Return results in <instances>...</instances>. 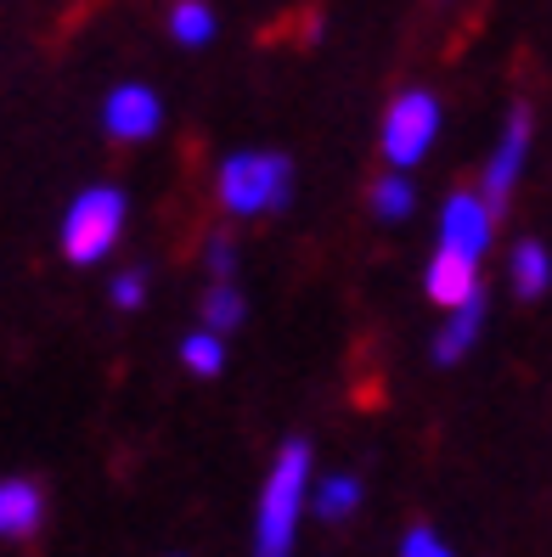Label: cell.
<instances>
[{
  "label": "cell",
  "instance_id": "obj_5",
  "mask_svg": "<svg viewBox=\"0 0 552 557\" xmlns=\"http://www.w3.org/2000/svg\"><path fill=\"white\" fill-rule=\"evenodd\" d=\"M496 220H502V209L484 198L479 186L474 191H451V198L440 203V225H434L440 248L484 265V253H491V243H496Z\"/></svg>",
  "mask_w": 552,
  "mask_h": 557
},
{
  "label": "cell",
  "instance_id": "obj_9",
  "mask_svg": "<svg viewBox=\"0 0 552 557\" xmlns=\"http://www.w3.org/2000/svg\"><path fill=\"white\" fill-rule=\"evenodd\" d=\"M46 523V490L35 479H0V541H28Z\"/></svg>",
  "mask_w": 552,
  "mask_h": 557
},
{
  "label": "cell",
  "instance_id": "obj_15",
  "mask_svg": "<svg viewBox=\"0 0 552 557\" xmlns=\"http://www.w3.org/2000/svg\"><path fill=\"white\" fill-rule=\"evenodd\" d=\"M181 367L192 377H220V367H225V333H214V326L186 333L181 338Z\"/></svg>",
  "mask_w": 552,
  "mask_h": 557
},
{
  "label": "cell",
  "instance_id": "obj_8",
  "mask_svg": "<svg viewBox=\"0 0 552 557\" xmlns=\"http://www.w3.org/2000/svg\"><path fill=\"white\" fill-rule=\"evenodd\" d=\"M424 293H429V305H440V310H457V305L479 299V293H484V282H479V265H474V259L434 248L429 271H424Z\"/></svg>",
  "mask_w": 552,
  "mask_h": 557
},
{
  "label": "cell",
  "instance_id": "obj_17",
  "mask_svg": "<svg viewBox=\"0 0 552 557\" xmlns=\"http://www.w3.org/2000/svg\"><path fill=\"white\" fill-rule=\"evenodd\" d=\"M401 557H457V546H451L440 530H429V523H412V530L401 535Z\"/></svg>",
  "mask_w": 552,
  "mask_h": 557
},
{
  "label": "cell",
  "instance_id": "obj_12",
  "mask_svg": "<svg viewBox=\"0 0 552 557\" xmlns=\"http://www.w3.org/2000/svg\"><path fill=\"white\" fill-rule=\"evenodd\" d=\"M361 479L355 473H321L316 479V496H310V518L321 523H349L355 512H361Z\"/></svg>",
  "mask_w": 552,
  "mask_h": 557
},
{
  "label": "cell",
  "instance_id": "obj_16",
  "mask_svg": "<svg viewBox=\"0 0 552 557\" xmlns=\"http://www.w3.org/2000/svg\"><path fill=\"white\" fill-rule=\"evenodd\" d=\"M198 315H204V326H214V333H232V326L243 321V293H237V282H209L204 299H198Z\"/></svg>",
  "mask_w": 552,
  "mask_h": 557
},
{
  "label": "cell",
  "instance_id": "obj_11",
  "mask_svg": "<svg viewBox=\"0 0 552 557\" xmlns=\"http://www.w3.org/2000/svg\"><path fill=\"white\" fill-rule=\"evenodd\" d=\"M507 287L518 293V299H541V293L552 287V248L536 243V237H518L507 248Z\"/></svg>",
  "mask_w": 552,
  "mask_h": 557
},
{
  "label": "cell",
  "instance_id": "obj_7",
  "mask_svg": "<svg viewBox=\"0 0 552 557\" xmlns=\"http://www.w3.org/2000/svg\"><path fill=\"white\" fill-rule=\"evenodd\" d=\"M102 129L124 147L152 141L158 129H164V102H158V90L152 85H113L108 102H102Z\"/></svg>",
  "mask_w": 552,
  "mask_h": 557
},
{
  "label": "cell",
  "instance_id": "obj_1",
  "mask_svg": "<svg viewBox=\"0 0 552 557\" xmlns=\"http://www.w3.org/2000/svg\"><path fill=\"white\" fill-rule=\"evenodd\" d=\"M310 496H316V456L305 440H287L271 456L259 502H254V557H294Z\"/></svg>",
  "mask_w": 552,
  "mask_h": 557
},
{
  "label": "cell",
  "instance_id": "obj_19",
  "mask_svg": "<svg viewBox=\"0 0 552 557\" xmlns=\"http://www.w3.org/2000/svg\"><path fill=\"white\" fill-rule=\"evenodd\" d=\"M108 299H113V310H142L147 305V271H119L108 282Z\"/></svg>",
  "mask_w": 552,
  "mask_h": 557
},
{
  "label": "cell",
  "instance_id": "obj_4",
  "mask_svg": "<svg viewBox=\"0 0 552 557\" xmlns=\"http://www.w3.org/2000/svg\"><path fill=\"white\" fill-rule=\"evenodd\" d=\"M440 141V102L429 90H401L395 102L383 108V124H378V152H383V163L389 170H401V175H412L417 163L429 158V147Z\"/></svg>",
  "mask_w": 552,
  "mask_h": 557
},
{
  "label": "cell",
  "instance_id": "obj_20",
  "mask_svg": "<svg viewBox=\"0 0 552 557\" xmlns=\"http://www.w3.org/2000/svg\"><path fill=\"white\" fill-rule=\"evenodd\" d=\"M164 557H186V552H164Z\"/></svg>",
  "mask_w": 552,
  "mask_h": 557
},
{
  "label": "cell",
  "instance_id": "obj_14",
  "mask_svg": "<svg viewBox=\"0 0 552 557\" xmlns=\"http://www.w3.org/2000/svg\"><path fill=\"white\" fill-rule=\"evenodd\" d=\"M214 7H209V0H175V7H170V35L186 46V51H198V46H209L214 40Z\"/></svg>",
  "mask_w": 552,
  "mask_h": 557
},
{
  "label": "cell",
  "instance_id": "obj_10",
  "mask_svg": "<svg viewBox=\"0 0 552 557\" xmlns=\"http://www.w3.org/2000/svg\"><path fill=\"white\" fill-rule=\"evenodd\" d=\"M479 333H484V293H479V299H468V305H457V310H445L440 333L429 344L434 367H457V360H468L474 344H479Z\"/></svg>",
  "mask_w": 552,
  "mask_h": 557
},
{
  "label": "cell",
  "instance_id": "obj_18",
  "mask_svg": "<svg viewBox=\"0 0 552 557\" xmlns=\"http://www.w3.org/2000/svg\"><path fill=\"white\" fill-rule=\"evenodd\" d=\"M204 271H209V282H232L237 276V243L225 237V232H214L204 243Z\"/></svg>",
  "mask_w": 552,
  "mask_h": 557
},
{
  "label": "cell",
  "instance_id": "obj_13",
  "mask_svg": "<svg viewBox=\"0 0 552 557\" xmlns=\"http://www.w3.org/2000/svg\"><path fill=\"white\" fill-rule=\"evenodd\" d=\"M367 203H372V214H378L383 225H401V220H412V209H417V186H412V175L389 170L383 181H372Z\"/></svg>",
  "mask_w": 552,
  "mask_h": 557
},
{
  "label": "cell",
  "instance_id": "obj_6",
  "mask_svg": "<svg viewBox=\"0 0 552 557\" xmlns=\"http://www.w3.org/2000/svg\"><path fill=\"white\" fill-rule=\"evenodd\" d=\"M530 141H536V108L530 102H513L507 119H502V136L484 158V175H479V191L491 198L496 209H507L513 186L525 181V163H530Z\"/></svg>",
  "mask_w": 552,
  "mask_h": 557
},
{
  "label": "cell",
  "instance_id": "obj_3",
  "mask_svg": "<svg viewBox=\"0 0 552 557\" xmlns=\"http://www.w3.org/2000/svg\"><path fill=\"white\" fill-rule=\"evenodd\" d=\"M124 214H130V203H124L119 186H85L79 198L62 209V232H57L62 259H69V265H102L119 248Z\"/></svg>",
  "mask_w": 552,
  "mask_h": 557
},
{
  "label": "cell",
  "instance_id": "obj_2",
  "mask_svg": "<svg viewBox=\"0 0 552 557\" xmlns=\"http://www.w3.org/2000/svg\"><path fill=\"white\" fill-rule=\"evenodd\" d=\"M220 191V209L237 214V220H259V214H277L294 198V163L282 152H232L214 175Z\"/></svg>",
  "mask_w": 552,
  "mask_h": 557
}]
</instances>
